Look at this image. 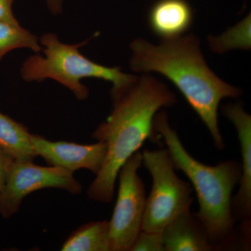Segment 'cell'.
<instances>
[{"mask_svg": "<svg viewBox=\"0 0 251 251\" xmlns=\"http://www.w3.org/2000/svg\"><path fill=\"white\" fill-rule=\"evenodd\" d=\"M130 48L131 70L158 73L171 80L206 126L215 148L224 150L218 118L220 103L224 99L239 98L242 92L220 78L208 67L197 36L189 34L162 39L158 45L137 39Z\"/></svg>", "mask_w": 251, "mask_h": 251, "instance_id": "6da1fadb", "label": "cell"}, {"mask_svg": "<svg viewBox=\"0 0 251 251\" xmlns=\"http://www.w3.org/2000/svg\"><path fill=\"white\" fill-rule=\"evenodd\" d=\"M113 109L92 138L106 145L108 151L101 170L87 191L90 199L110 203L119 171L149 138L156 136L155 115L176 103V96L163 82L149 74L137 77L120 95L112 99Z\"/></svg>", "mask_w": 251, "mask_h": 251, "instance_id": "7a4b0ae2", "label": "cell"}, {"mask_svg": "<svg viewBox=\"0 0 251 251\" xmlns=\"http://www.w3.org/2000/svg\"><path fill=\"white\" fill-rule=\"evenodd\" d=\"M153 128L156 137L166 145L175 169L183 172L193 185L199 202V211L194 215L205 229L214 250L230 246L236 234L232 194L240 181L242 165L229 160L207 166L193 158L172 128L165 110L155 115Z\"/></svg>", "mask_w": 251, "mask_h": 251, "instance_id": "3957f363", "label": "cell"}, {"mask_svg": "<svg viewBox=\"0 0 251 251\" xmlns=\"http://www.w3.org/2000/svg\"><path fill=\"white\" fill-rule=\"evenodd\" d=\"M96 35L92 36L95 37ZM90 39L75 45L64 44L53 33L40 38L45 56L34 54L23 64L21 75L27 82H41L51 79L72 91L78 100L88 98L89 89L81 82L86 77H95L111 82V99L115 98L137 78L136 75L125 74L119 67H108L90 60L79 49Z\"/></svg>", "mask_w": 251, "mask_h": 251, "instance_id": "277c9868", "label": "cell"}, {"mask_svg": "<svg viewBox=\"0 0 251 251\" xmlns=\"http://www.w3.org/2000/svg\"><path fill=\"white\" fill-rule=\"evenodd\" d=\"M142 153L143 164L152 179L142 230L161 233L173 219L191 208L193 188L189 182L176 174L174 163L167 149L145 150Z\"/></svg>", "mask_w": 251, "mask_h": 251, "instance_id": "5b68a950", "label": "cell"}, {"mask_svg": "<svg viewBox=\"0 0 251 251\" xmlns=\"http://www.w3.org/2000/svg\"><path fill=\"white\" fill-rule=\"evenodd\" d=\"M143 153L136 151L124 163L117 177L118 196L110 225V251H130L142 230L146 192L138 170Z\"/></svg>", "mask_w": 251, "mask_h": 251, "instance_id": "8992f818", "label": "cell"}, {"mask_svg": "<svg viewBox=\"0 0 251 251\" xmlns=\"http://www.w3.org/2000/svg\"><path fill=\"white\" fill-rule=\"evenodd\" d=\"M47 188H60L73 194L82 191L72 172L56 166H39L32 161H15L0 192V214L9 219L19 210L27 195Z\"/></svg>", "mask_w": 251, "mask_h": 251, "instance_id": "52a82bcc", "label": "cell"}, {"mask_svg": "<svg viewBox=\"0 0 251 251\" xmlns=\"http://www.w3.org/2000/svg\"><path fill=\"white\" fill-rule=\"evenodd\" d=\"M31 142L37 156L52 166L74 172L85 168L95 175L101 170L107 156L106 145L102 142L79 145L68 142L50 141L40 135L31 134Z\"/></svg>", "mask_w": 251, "mask_h": 251, "instance_id": "ba28073f", "label": "cell"}, {"mask_svg": "<svg viewBox=\"0 0 251 251\" xmlns=\"http://www.w3.org/2000/svg\"><path fill=\"white\" fill-rule=\"evenodd\" d=\"M222 112L237 130L242 154V176L238 192L232 198V215L235 222L249 221L251 217V117L239 103L224 105Z\"/></svg>", "mask_w": 251, "mask_h": 251, "instance_id": "9c48e42d", "label": "cell"}, {"mask_svg": "<svg viewBox=\"0 0 251 251\" xmlns=\"http://www.w3.org/2000/svg\"><path fill=\"white\" fill-rule=\"evenodd\" d=\"M193 17L187 0H157L149 11V25L162 39H173L186 34Z\"/></svg>", "mask_w": 251, "mask_h": 251, "instance_id": "30bf717a", "label": "cell"}, {"mask_svg": "<svg viewBox=\"0 0 251 251\" xmlns=\"http://www.w3.org/2000/svg\"><path fill=\"white\" fill-rule=\"evenodd\" d=\"M161 234L165 251L214 250L205 229L190 209L173 219Z\"/></svg>", "mask_w": 251, "mask_h": 251, "instance_id": "8fae6325", "label": "cell"}, {"mask_svg": "<svg viewBox=\"0 0 251 251\" xmlns=\"http://www.w3.org/2000/svg\"><path fill=\"white\" fill-rule=\"evenodd\" d=\"M0 147L16 161H32L37 157L31 133L22 124L0 113Z\"/></svg>", "mask_w": 251, "mask_h": 251, "instance_id": "7c38bea8", "label": "cell"}, {"mask_svg": "<svg viewBox=\"0 0 251 251\" xmlns=\"http://www.w3.org/2000/svg\"><path fill=\"white\" fill-rule=\"evenodd\" d=\"M63 251H110V225L95 221L81 226L64 243Z\"/></svg>", "mask_w": 251, "mask_h": 251, "instance_id": "4fadbf2b", "label": "cell"}, {"mask_svg": "<svg viewBox=\"0 0 251 251\" xmlns=\"http://www.w3.org/2000/svg\"><path fill=\"white\" fill-rule=\"evenodd\" d=\"M251 14L246 16L237 25L218 36L209 35L207 42L213 52L222 54L230 50H250Z\"/></svg>", "mask_w": 251, "mask_h": 251, "instance_id": "5bb4252c", "label": "cell"}, {"mask_svg": "<svg viewBox=\"0 0 251 251\" xmlns=\"http://www.w3.org/2000/svg\"><path fill=\"white\" fill-rule=\"evenodd\" d=\"M18 49H31L36 54L42 51L37 36L20 25L0 21V61L8 52Z\"/></svg>", "mask_w": 251, "mask_h": 251, "instance_id": "9a60e30c", "label": "cell"}, {"mask_svg": "<svg viewBox=\"0 0 251 251\" xmlns=\"http://www.w3.org/2000/svg\"><path fill=\"white\" fill-rule=\"evenodd\" d=\"M130 251H165L162 234L141 230Z\"/></svg>", "mask_w": 251, "mask_h": 251, "instance_id": "2e32d148", "label": "cell"}, {"mask_svg": "<svg viewBox=\"0 0 251 251\" xmlns=\"http://www.w3.org/2000/svg\"><path fill=\"white\" fill-rule=\"evenodd\" d=\"M14 162L13 157L0 147V192L4 188L10 170Z\"/></svg>", "mask_w": 251, "mask_h": 251, "instance_id": "e0dca14e", "label": "cell"}, {"mask_svg": "<svg viewBox=\"0 0 251 251\" xmlns=\"http://www.w3.org/2000/svg\"><path fill=\"white\" fill-rule=\"evenodd\" d=\"M14 0H0V21L20 25L13 12Z\"/></svg>", "mask_w": 251, "mask_h": 251, "instance_id": "ac0fdd59", "label": "cell"}, {"mask_svg": "<svg viewBox=\"0 0 251 251\" xmlns=\"http://www.w3.org/2000/svg\"><path fill=\"white\" fill-rule=\"evenodd\" d=\"M50 12L54 15L62 14L63 0H45Z\"/></svg>", "mask_w": 251, "mask_h": 251, "instance_id": "d6986e66", "label": "cell"}]
</instances>
